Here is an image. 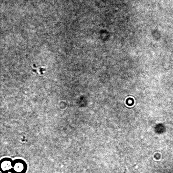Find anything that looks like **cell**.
Wrapping results in <instances>:
<instances>
[{
	"instance_id": "7a4b0ae2",
	"label": "cell",
	"mask_w": 173,
	"mask_h": 173,
	"mask_svg": "<svg viewBox=\"0 0 173 173\" xmlns=\"http://www.w3.org/2000/svg\"><path fill=\"white\" fill-rule=\"evenodd\" d=\"M13 160L9 157H5L0 160V173H6L12 170Z\"/></svg>"
},
{
	"instance_id": "3957f363",
	"label": "cell",
	"mask_w": 173,
	"mask_h": 173,
	"mask_svg": "<svg viewBox=\"0 0 173 173\" xmlns=\"http://www.w3.org/2000/svg\"><path fill=\"white\" fill-rule=\"evenodd\" d=\"M15 173L14 172L12 169V170H10V171H8V172H6V173Z\"/></svg>"
},
{
	"instance_id": "6da1fadb",
	"label": "cell",
	"mask_w": 173,
	"mask_h": 173,
	"mask_svg": "<svg viewBox=\"0 0 173 173\" xmlns=\"http://www.w3.org/2000/svg\"><path fill=\"white\" fill-rule=\"evenodd\" d=\"M28 166L25 161L20 159L13 160L12 170L16 173H26Z\"/></svg>"
}]
</instances>
